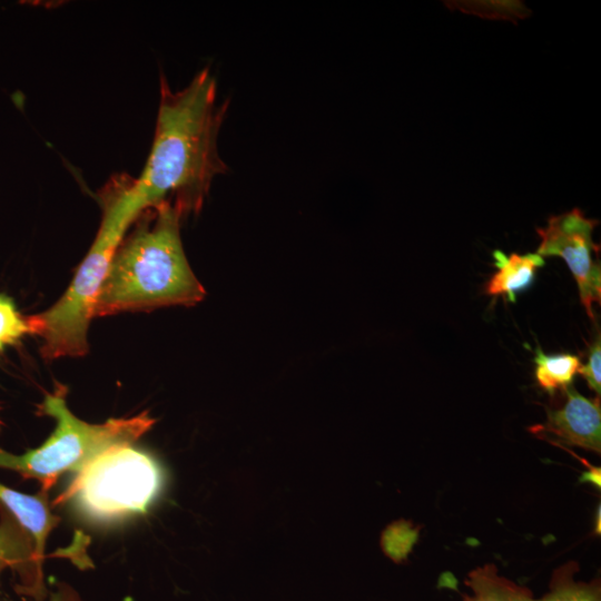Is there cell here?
Listing matches in <instances>:
<instances>
[{
  "instance_id": "6da1fadb",
  "label": "cell",
  "mask_w": 601,
  "mask_h": 601,
  "mask_svg": "<svg viewBox=\"0 0 601 601\" xmlns=\"http://www.w3.org/2000/svg\"><path fill=\"white\" fill-rule=\"evenodd\" d=\"M227 106V101L218 102L217 83L208 68L178 91L160 78L154 141L135 179L145 209L169 204L185 216L201 208L215 176L228 170L217 147Z\"/></svg>"
},
{
  "instance_id": "7a4b0ae2",
  "label": "cell",
  "mask_w": 601,
  "mask_h": 601,
  "mask_svg": "<svg viewBox=\"0 0 601 601\" xmlns=\"http://www.w3.org/2000/svg\"><path fill=\"white\" fill-rule=\"evenodd\" d=\"M183 214L169 204L146 208L118 246L99 290L93 317L164 306H193L205 289L186 258Z\"/></svg>"
},
{
  "instance_id": "3957f363",
  "label": "cell",
  "mask_w": 601,
  "mask_h": 601,
  "mask_svg": "<svg viewBox=\"0 0 601 601\" xmlns=\"http://www.w3.org/2000/svg\"><path fill=\"white\" fill-rule=\"evenodd\" d=\"M99 199L100 227L68 289L50 308L28 317L32 334L42 338L41 354L47 359L88 352V327L111 259L128 228L145 210L135 179L126 175L112 177Z\"/></svg>"
},
{
  "instance_id": "277c9868",
  "label": "cell",
  "mask_w": 601,
  "mask_h": 601,
  "mask_svg": "<svg viewBox=\"0 0 601 601\" xmlns=\"http://www.w3.org/2000/svg\"><path fill=\"white\" fill-rule=\"evenodd\" d=\"M65 396L66 388L58 385L53 393L45 397L40 410L56 420V428L39 447L21 455L0 447V467L39 481L45 492L60 475L80 472L106 450L131 445L155 423L148 412H142L132 417L90 424L71 413Z\"/></svg>"
},
{
  "instance_id": "5b68a950",
  "label": "cell",
  "mask_w": 601,
  "mask_h": 601,
  "mask_svg": "<svg viewBox=\"0 0 601 601\" xmlns=\"http://www.w3.org/2000/svg\"><path fill=\"white\" fill-rule=\"evenodd\" d=\"M161 486L159 464L131 445H120L91 460L61 499L92 520L111 521L145 513Z\"/></svg>"
},
{
  "instance_id": "8992f818",
  "label": "cell",
  "mask_w": 601,
  "mask_h": 601,
  "mask_svg": "<svg viewBox=\"0 0 601 601\" xmlns=\"http://www.w3.org/2000/svg\"><path fill=\"white\" fill-rule=\"evenodd\" d=\"M598 220L584 216L579 208L551 216L544 228H536L541 239L536 254L564 259L579 288L580 300L590 318L592 305L601 299L600 246L592 239Z\"/></svg>"
},
{
  "instance_id": "52a82bcc",
  "label": "cell",
  "mask_w": 601,
  "mask_h": 601,
  "mask_svg": "<svg viewBox=\"0 0 601 601\" xmlns=\"http://www.w3.org/2000/svg\"><path fill=\"white\" fill-rule=\"evenodd\" d=\"M565 403L556 410H546L545 424L531 428L542 439L553 436L554 444L575 445L585 450L600 452L601 446V408L600 398H588L573 387L565 388Z\"/></svg>"
},
{
  "instance_id": "ba28073f",
  "label": "cell",
  "mask_w": 601,
  "mask_h": 601,
  "mask_svg": "<svg viewBox=\"0 0 601 601\" xmlns=\"http://www.w3.org/2000/svg\"><path fill=\"white\" fill-rule=\"evenodd\" d=\"M0 563L12 569L20 579V593L43 600L46 589L42 564L36 558L33 543L18 521L0 505Z\"/></svg>"
},
{
  "instance_id": "9c48e42d",
  "label": "cell",
  "mask_w": 601,
  "mask_h": 601,
  "mask_svg": "<svg viewBox=\"0 0 601 601\" xmlns=\"http://www.w3.org/2000/svg\"><path fill=\"white\" fill-rule=\"evenodd\" d=\"M474 592L493 601H600V589L595 584L574 583L560 579L552 591L542 599H533L526 590L496 577L490 571L479 572L471 578Z\"/></svg>"
},
{
  "instance_id": "30bf717a",
  "label": "cell",
  "mask_w": 601,
  "mask_h": 601,
  "mask_svg": "<svg viewBox=\"0 0 601 601\" xmlns=\"http://www.w3.org/2000/svg\"><path fill=\"white\" fill-rule=\"evenodd\" d=\"M0 505L10 512L31 538L36 558L42 564L47 536L59 522L48 506L45 491L30 495L0 483Z\"/></svg>"
},
{
  "instance_id": "8fae6325",
  "label": "cell",
  "mask_w": 601,
  "mask_h": 601,
  "mask_svg": "<svg viewBox=\"0 0 601 601\" xmlns=\"http://www.w3.org/2000/svg\"><path fill=\"white\" fill-rule=\"evenodd\" d=\"M496 272L484 287L490 296H503L514 303L516 295L528 289L535 278L536 270L544 266V259L536 253L506 255L502 250L493 252Z\"/></svg>"
},
{
  "instance_id": "7c38bea8",
  "label": "cell",
  "mask_w": 601,
  "mask_h": 601,
  "mask_svg": "<svg viewBox=\"0 0 601 601\" xmlns=\"http://www.w3.org/2000/svg\"><path fill=\"white\" fill-rule=\"evenodd\" d=\"M534 364L539 385L550 393L561 387L566 388L581 366L577 355H546L539 346L535 349Z\"/></svg>"
},
{
  "instance_id": "4fadbf2b",
  "label": "cell",
  "mask_w": 601,
  "mask_h": 601,
  "mask_svg": "<svg viewBox=\"0 0 601 601\" xmlns=\"http://www.w3.org/2000/svg\"><path fill=\"white\" fill-rule=\"evenodd\" d=\"M28 333L32 334L29 318L22 317L10 297L0 294V352Z\"/></svg>"
},
{
  "instance_id": "5bb4252c",
  "label": "cell",
  "mask_w": 601,
  "mask_h": 601,
  "mask_svg": "<svg viewBox=\"0 0 601 601\" xmlns=\"http://www.w3.org/2000/svg\"><path fill=\"white\" fill-rule=\"evenodd\" d=\"M600 334L595 338L594 343L590 347L588 362L585 365H581L578 373H580L587 381L589 387L593 390L598 395L601 392V378H600V364H601V345Z\"/></svg>"
},
{
  "instance_id": "9a60e30c",
  "label": "cell",
  "mask_w": 601,
  "mask_h": 601,
  "mask_svg": "<svg viewBox=\"0 0 601 601\" xmlns=\"http://www.w3.org/2000/svg\"><path fill=\"white\" fill-rule=\"evenodd\" d=\"M49 601H79L72 593L67 590L56 592Z\"/></svg>"
},
{
  "instance_id": "2e32d148",
  "label": "cell",
  "mask_w": 601,
  "mask_h": 601,
  "mask_svg": "<svg viewBox=\"0 0 601 601\" xmlns=\"http://www.w3.org/2000/svg\"><path fill=\"white\" fill-rule=\"evenodd\" d=\"M583 480H585V481H592L594 484H597L598 486H600V470H599V469L591 467L590 471H588V472L583 475Z\"/></svg>"
},
{
  "instance_id": "e0dca14e",
  "label": "cell",
  "mask_w": 601,
  "mask_h": 601,
  "mask_svg": "<svg viewBox=\"0 0 601 601\" xmlns=\"http://www.w3.org/2000/svg\"><path fill=\"white\" fill-rule=\"evenodd\" d=\"M475 593V597L474 598H470V599H466V601H493L491 598L482 594V593H479V592H474Z\"/></svg>"
},
{
  "instance_id": "ac0fdd59",
  "label": "cell",
  "mask_w": 601,
  "mask_h": 601,
  "mask_svg": "<svg viewBox=\"0 0 601 601\" xmlns=\"http://www.w3.org/2000/svg\"><path fill=\"white\" fill-rule=\"evenodd\" d=\"M4 568H6V566H4L3 564L0 563V571H1L2 569H4Z\"/></svg>"
},
{
  "instance_id": "d6986e66",
  "label": "cell",
  "mask_w": 601,
  "mask_h": 601,
  "mask_svg": "<svg viewBox=\"0 0 601 601\" xmlns=\"http://www.w3.org/2000/svg\"><path fill=\"white\" fill-rule=\"evenodd\" d=\"M0 426H1V421H0Z\"/></svg>"
}]
</instances>
